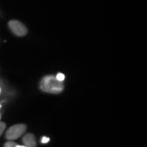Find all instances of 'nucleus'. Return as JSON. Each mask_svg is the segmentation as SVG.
<instances>
[{
	"label": "nucleus",
	"mask_w": 147,
	"mask_h": 147,
	"mask_svg": "<svg viewBox=\"0 0 147 147\" xmlns=\"http://www.w3.org/2000/svg\"><path fill=\"white\" fill-rule=\"evenodd\" d=\"M27 130V126L25 124H16L8 129L5 133V138L9 140H14L22 136Z\"/></svg>",
	"instance_id": "2"
},
{
	"label": "nucleus",
	"mask_w": 147,
	"mask_h": 147,
	"mask_svg": "<svg viewBox=\"0 0 147 147\" xmlns=\"http://www.w3.org/2000/svg\"><path fill=\"white\" fill-rule=\"evenodd\" d=\"M20 147H26L25 146H21V145H20Z\"/></svg>",
	"instance_id": "9"
},
{
	"label": "nucleus",
	"mask_w": 147,
	"mask_h": 147,
	"mask_svg": "<svg viewBox=\"0 0 147 147\" xmlns=\"http://www.w3.org/2000/svg\"><path fill=\"white\" fill-rule=\"evenodd\" d=\"M5 127H6V125H5V123L1 122V121H0V136L2 135L3 132L5 130Z\"/></svg>",
	"instance_id": "6"
},
{
	"label": "nucleus",
	"mask_w": 147,
	"mask_h": 147,
	"mask_svg": "<svg viewBox=\"0 0 147 147\" xmlns=\"http://www.w3.org/2000/svg\"><path fill=\"white\" fill-rule=\"evenodd\" d=\"M49 141H50V138H49L43 136L40 142H41V143H42V144H47V143L49 142Z\"/></svg>",
	"instance_id": "8"
},
{
	"label": "nucleus",
	"mask_w": 147,
	"mask_h": 147,
	"mask_svg": "<svg viewBox=\"0 0 147 147\" xmlns=\"http://www.w3.org/2000/svg\"><path fill=\"white\" fill-rule=\"evenodd\" d=\"M9 28L17 36H24L27 34V29L25 25L17 20H12L8 23Z\"/></svg>",
	"instance_id": "3"
},
{
	"label": "nucleus",
	"mask_w": 147,
	"mask_h": 147,
	"mask_svg": "<svg viewBox=\"0 0 147 147\" xmlns=\"http://www.w3.org/2000/svg\"><path fill=\"white\" fill-rule=\"evenodd\" d=\"M24 146L26 147H36L37 143L35 136L33 134L28 133L24 136L23 138Z\"/></svg>",
	"instance_id": "4"
},
{
	"label": "nucleus",
	"mask_w": 147,
	"mask_h": 147,
	"mask_svg": "<svg viewBox=\"0 0 147 147\" xmlns=\"http://www.w3.org/2000/svg\"><path fill=\"white\" fill-rule=\"evenodd\" d=\"M1 88H0V93H1Z\"/></svg>",
	"instance_id": "10"
},
{
	"label": "nucleus",
	"mask_w": 147,
	"mask_h": 147,
	"mask_svg": "<svg viewBox=\"0 0 147 147\" xmlns=\"http://www.w3.org/2000/svg\"><path fill=\"white\" fill-rule=\"evenodd\" d=\"M40 88L42 91L52 94H59L64 89L63 82L59 81L53 75L43 77L40 82Z\"/></svg>",
	"instance_id": "1"
},
{
	"label": "nucleus",
	"mask_w": 147,
	"mask_h": 147,
	"mask_svg": "<svg viewBox=\"0 0 147 147\" xmlns=\"http://www.w3.org/2000/svg\"><path fill=\"white\" fill-rule=\"evenodd\" d=\"M16 145H17L16 143L12 142V141L10 140V141H9V142H5L3 147H16Z\"/></svg>",
	"instance_id": "5"
},
{
	"label": "nucleus",
	"mask_w": 147,
	"mask_h": 147,
	"mask_svg": "<svg viewBox=\"0 0 147 147\" xmlns=\"http://www.w3.org/2000/svg\"><path fill=\"white\" fill-rule=\"evenodd\" d=\"M55 77H56V78L59 81H61V82H63L64 79H65V75L62 73L57 74V75Z\"/></svg>",
	"instance_id": "7"
},
{
	"label": "nucleus",
	"mask_w": 147,
	"mask_h": 147,
	"mask_svg": "<svg viewBox=\"0 0 147 147\" xmlns=\"http://www.w3.org/2000/svg\"><path fill=\"white\" fill-rule=\"evenodd\" d=\"M1 104H0V108H1Z\"/></svg>",
	"instance_id": "12"
},
{
	"label": "nucleus",
	"mask_w": 147,
	"mask_h": 147,
	"mask_svg": "<svg viewBox=\"0 0 147 147\" xmlns=\"http://www.w3.org/2000/svg\"><path fill=\"white\" fill-rule=\"evenodd\" d=\"M0 120H1V115H0Z\"/></svg>",
	"instance_id": "11"
}]
</instances>
